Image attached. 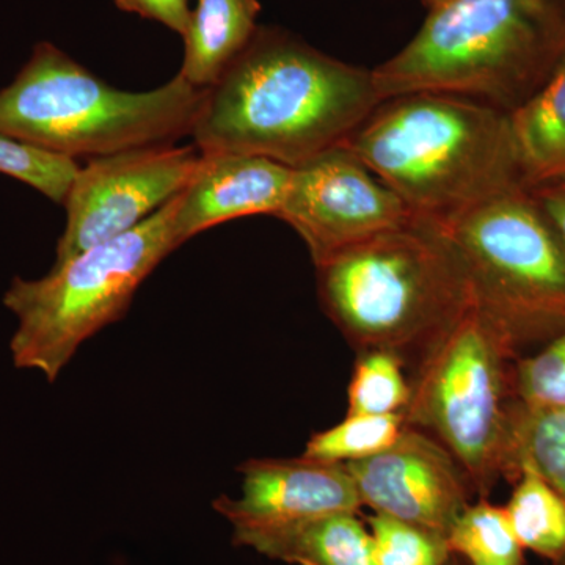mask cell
Listing matches in <instances>:
<instances>
[{
	"label": "cell",
	"mask_w": 565,
	"mask_h": 565,
	"mask_svg": "<svg viewBox=\"0 0 565 565\" xmlns=\"http://www.w3.org/2000/svg\"><path fill=\"white\" fill-rule=\"evenodd\" d=\"M564 61L565 0H446L373 76L381 102L448 93L511 114Z\"/></svg>",
	"instance_id": "cell-3"
},
{
	"label": "cell",
	"mask_w": 565,
	"mask_h": 565,
	"mask_svg": "<svg viewBox=\"0 0 565 565\" xmlns=\"http://www.w3.org/2000/svg\"><path fill=\"white\" fill-rule=\"evenodd\" d=\"M115 3L122 11L161 22L181 36L191 21L192 10L188 0H115Z\"/></svg>",
	"instance_id": "cell-25"
},
{
	"label": "cell",
	"mask_w": 565,
	"mask_h": 565,
	"mask_svg": "<svg viewBox=\"0 0 565 565\" xmlns=\"http://www.w3.org/2000/svg\"><path fill=\"white\" fill-rule=\"evenodd\" d=\"M403 429V415H348L343 422L311 435L302 456L319 462H359L392 446Z\"/></svg>",
	"instance_id": "cell-21"
},
{
	"label": "cell",
	"mask_w": 565,
	"mask_h": 565,
	"mask_svg": "<svg viewBox=\"0 0 565 565\" xmlns=\"http://www.w3.org/2000/svg\"><path fill=\"white\" fill-rule=\"evenodd\" d=\"M323 313L356 352L412 362L475 302L455 245L437 221H414L316 264Z\"/></svg>",
	"instance_id": "cell-4"
},
{
	"label": "cell",
	"mask_w": 565,
	"mask_h": 565,
	"mask_svg": "<svg viewBox=\"0 0 565 565\" xmlns=\"http://www.w3.org/2000/svg\"><path fill=\"white\" fill-rule=\"evenodd\" d=\"M341 147L422 217H449L527 188L511 114L463 96L386 99Z\"/></svg>",
	"instance_id": "cell-2"
},
{
	"label": "cell",
	"mask_w": 565,
	"mask_h": 565,
	"mask_svg": "<svg viewBox=\"0 0 565 565\" xmlns=\"http://www.w3.org/2000/svg\"><path fill=\"white\" fill-rule=\"evenodd\" d=\"M277 217L302 237L316 266L333 253L414 221L416 214L338 145L294 167Z\"/></svg>",
	"instance_id": "cell-10"
},
{
	"label": "cell",
	"mask_w": 565,
	"mask_h": 565,
	"mask_svg": "<svg viewBox=\"0 0 565 565\" xmlns=\"http://www.w3.org/2000/svg\"><path fill=\"white\" fill-rule=\"evenodd\" d=\"M527 189L565 244V178L542 182Z\"/></svg>",
	"instance_id": "cell-26"
},
{
	"label": "cell",
	"mask_w": 565,
	"mask_h": 565,
	"mask_svg": "<svg viewBox=\"0 0 565 565\" xmlns=\"http://www.w3.org/2000/svg\"><path fill=\"white\" fill-rule=\"evenodd\" d=\"M403 356L390 351L359 353L348 388V415H401L411 399Z\"/></svg>",
	"instance_id": "cell-20"
},
{
	"label": "cell",
	"mask_w": 565,
	"mask_h": 565,
	"mask_svg": "<svg viewBox=\"0 0 565 565\" xmlns=\"http://www.w3.org/2000/svg\"><path fill=\"white\" fill-rule=\"evenodd\" d=\"M444 2H446V0H423V3L427 7V9H433V7L440 6V3Z\"/></svg>",
	"instance_id": "cell-27"
},
{
	"label": "cell",
	"mask_w": 565,
	"mask_h": 565,
	"mask_svg": "<svg viewBox=\"0 0 565 565\" xmlns=\"http://www.w3.org/2000/svg\"><path fill=\"white\" fill-rule=\"evenodd\" d=\"M511 120L527 188L565 178V61Z\"/></svg>",
	"instance_id": "cell-16"
},
{
	"label": "cell",
	"mask_w": 565,
	"mask_h": 565,
	"mask_svg": "<svg viewBox=\"0 0 565 565\" xmlns=\"http://www.w3.org/2000/svg\"><path fill=\"white\" fill-rule=\"evenodd\" d=\"M241 497L222 494L212 508L233 526V542L250 546L256 539L280 533L333 514L362 508L344 463L297 459H252L239 467Z\"/></svg>",
	"instance_id": "cell-12"
},
{
	"label": "cell",
	"mask_w": 565,
	"mask_h": 565,
	"mask_svg": "<svg viewBox=\"0 0 565 565\" xmlns=\"http://www.w3.org/2000/svg\"><path fill=\"white\" fill-rule=\"evenodd\" d=\"M512 396L537 411H565V332L515 360Z\"/></svg>",
	"instance_id": "cell-22"
},
{
	"label": "cell",
	"mask_w": 565,
	"mask_h": 565,
	"mask_svg": "<svg viewBox=\"0 0 565 565\" xmlns=\"http://www.w3.org/2000/svg\"><path fill=\"white\" fill-rule=\"evenodd\" d=\"M199 148L154 145L90 159L66 195V226L54 266L131 232L184 191Z\"/></svg>",
	"instance_id": "cell-9"
},
{
	"label": "cell",
	"mask_w": 565,
	"mask_h": 565,
	"mask_svg": "<svg viewBox=\"0 0 565 565\" xmlns=\"http://www.w3.org/2000/svg\"><path fill=\"white\" fill-rule=\"evenodd\" d=\"M523 463L544 476L565 500V411H537L512 399L505 479L514 481Z\"/></svg>",
	"instance_id": "cell-18"
},
{
	"label": "cell",
	"mask_w": 565,
	"mask_h": 565,
	"mask_svg": "<svg viewBox=\"0 0 565 565\" xmlns=\"http://www.w3.org/2000/svg\"><path fill=\"white\" fill-rule=\"evenodd\" d=\"M81 166L0 134V173L25 182L54 203L65 202Z\"/></svg>",
	"instance_id": "cell-23"
},
{
	"label": "cell",
	"mask_w": 565,
	"mask_h": 565,
	"mask_svg": "<svg viewBox=\"0 0 565 565\" xmlns=\"http://www.w3.org/2000/svg\"><path fill=\"white\" fill-rule=\"evenodd\" d=\"M448 548L471 565H526L523 545L509 523L503 505L479 498L457 516L449 530Z\"/></svg>",
	"instance_id": "cell-19"
},
{
	"label": "cell",
	"mask_w": 565,
	"mask_h": 565,
	"mask_svg": "<svg viewBox=\"0 0 565 565\" xmlns=\"http://www.w3.org/2000/svg\"><path fill=\"white\" fill-rule=\"evenodd\" d=\"M248 548L292 565H379L370 527L352 512L264 535Z\"/></svg>",
	"instance_id": "cell-15"
},
{
	"label": "cell",
	"mask_w": 565,
	"mask_h": 565,
	"mask_svg": "<svg viewBox=\"0 0 565 565\" xmlns=\"http://www.w3.org/2000/svg\"><path fill=\"white\" fill-rule=\"evenodd\" d=\"M514 490L504 505L509 523L523 548L553 565L565 559V500L530 465H520Z\"/></svg>",
	"instance_id": "cell-17"
},
{
	"label": "cell",
	"mask_w": 565,
	"mask_h": 565,
	"mask_svg": "<svg viewBox=\"0 0 565 565\" xmlns=\"http://www.w3.org/2000/svg\"><path fill=\"white\" fill-rule=\"evenodd\" d=\"M434 221L459 253L476 302L520 356L565 332V244L530 189Z\"/></svg>",
	"instance_id": "cell-8"
},
{
	"label": "cell",
	"mask_w": 565,
	"mask_h": 565,
	"mask_svg": "<svg viewBox=\"0 0 565 565\" xmlns=\"http://www.w3.org/2000/svg\"><path fill=\"white\" fill-rule=\"evenodd\" d=\"M291 167L244 152H202L191 181L180 193L174 232L180 245L212 226L245 215L277 217Z\"/></svg>",
	"instance_id": "cell-13"
},
{
	"label": "cell",
	"mask_w": 565,
	"mask_h": 565,
	"mask_svg": "<svg viewBox=\"0 0 565 565\" xmlns=\"http://www.w3.org/2000/svg\"><path fill=\"white\" fill-rule=\"evenodd\" d=\"M381 103L373 71L259 28L204 92L191 136L200 152H244L294 169L343 143Z\"/></svg>",
	"instance_id": "cell-1"
},
{
	"label": "cell",
	"mask_w": 565,
	"mask_h": 565,
	"mask_svg": "<svg viewBox=\"0 0 565 565\" xmlns=\"http://www.w3.org/2000/svg\"><path fill=\"white\" fill-rule=\"evenodd\" d=\"M178 203L180 195L131 232L52 267L46 277L13 278L3 305L18 319L10 341L14 366L55 382L85 341L125 318L141 282L181 247Z\"/></svg>",
	"instance_id": "cell-6"
},
{
	"label": "cell",
	"mask_w": 565,
	"mask_h": 565,
	"mask_svg": "<svg viewBox=\"0 0 565 565\" xmlns=\"http://www.w3.org/2000/svg\"><path fill=\"white\" fill-rule=\"evenodd\" d=\"M258 0H199L184 32L180 76L200 90L217 84L258 32Z\"/></svg>",
	"instance_id": "cell-14"
},
{
	"label": "cell",
	"mask_w": 565,
	"mask_h": 565,
	"mask_svg": "<svg viewBox=\"0 0 565 565\" xmlns=\"http://www.w3.org/2000/svg\"><path fill=\"white\" fill-rule=\"evenodd\" d=\"M204 92L180 74L150 92H125L52 43L0 92V134L65 158H104L191 136Z\"/></svg>",
	"instance_id": "cell-5"
},
{
	"label": "cell",
	"mask_w": 565,
	"mask_h": 565,
	"mask_svg": "<svg viewBox=\"0 0 565 565\" xmlns=\"http://www.w3.org/2000/svg\"><path fill=\"white\" fill-rule=\"evenodd\" d=\"M520 353L497 322L470 305L408 363L405 426L448 449L479 498L505 479L512 366Z\"/></svg>",
	"instance_id": "cell-7"
},
{
	"label": "cell",
	"mask_w": 565,
	"mask_h": 565,
	"mask_svg": "<svg viewBox=\"0 0 565 565\" xmlns=\"http://www.w3.org/2000/svg\"><path fill=\"white\" fill-rule=\"evenodd\" d=\"M379 565H445L451 555L440 535L392 516H367Z\"/></svg>",
	"instance_id": "cell-24"
},
{
	"label": "cell",
	"mask_w": 565,
	"mask_h": 565,
	"mask_svg": "<svg viewBox=\"0 0 565 565\" xmlns=\"http://www.w3.org/2000/svg\"><path fill=\"white\" fill-rule=\"evenodd\" d=\"M360 501L374 514L392 516L448 539L457 516L473 503L467 475L444 445L405 426L384 451L344 463Z\"/></svg>",
	"instance_id": "cell-11"
}]
</instances>
